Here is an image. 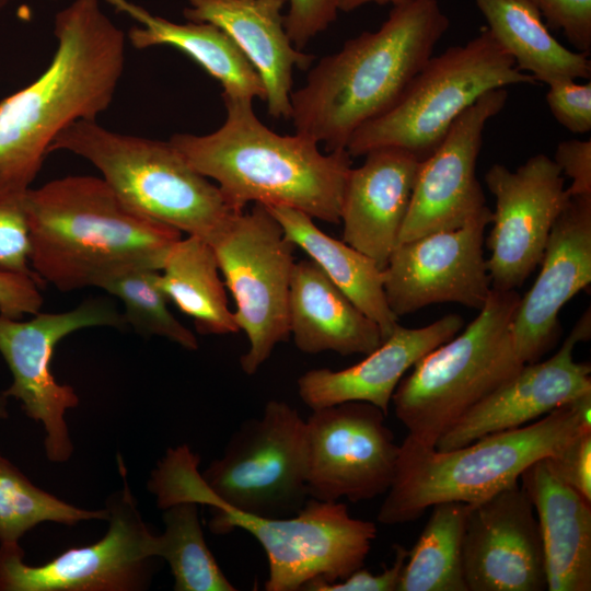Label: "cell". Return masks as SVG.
<instances>
[{
    "mask_svg": "<svg viewBox=\"0 0 591 591\" xmlns=\"http://www.w3.org/2000/svg\"><path fill=\"white\" fill-rule=\"evenodd\" d=\"M540 265L511 322L513 348L524 364L553 348L560 335L561 308L591 282V196L570 197L551 230Z\"/></svg>",
    "mask_w": 591,
    "mask_h": 591,
    "instance_id": "ffe728a7",
    "label": "cell"
},
{
    "mask_svg": "<svg viewBox=\"0 0 591 591\" xmlns=\"http://www.w3.org/2000/svg\"><path fill=\"white\" fill-rule=\"evenodd\" d=\"M8 417V397L0 393V420L7 419Z\"/></svg>",
    "mask_w": 591,
    "mask_h": 591,
    "instance_id": "7bdbcfd3",
    "label": "cell"
},
{
    "mask_svg": "<svg viewBox=\"0 0 591 591\" xmlns=\"http://www.w3.org/2000/svg\"><path fill=\"white\" fill-rule=\"evenodd\" d=\"M464 325L457 314H448L418 328L398 325L360 362L341 370L312 369L298 379L301 401L313 409L345 402H367L387 415L392 396L416 361L454 337Z\"/></svg>",
    "mask_w": 591,
    "mask_h": 591,
    "instance_id": "7402d4cb",
    "label": "cell"
},
{
    "mask_svg": "<svg viewBox=\"0 0 591 591\" xmlns=\"http://www.w3.org/2000/svg\"><path fill=\"white\" fill-rule=\"evenodd\" d=\"M591 336L588 309L559 350L544 361L525 363L509 380L476 403L437 440V451L467 445L482 437L533 422L591 393V367L573 359V349Z\"/></svg>",
    "mask_w": 591,
    "mask_h": 591,
    "instance_id": "d6986e66",
    "label": "cell"
},
{
    "mask_svg": "<svg viewBox=\"0 0 591 591\" xmlns=\"http://www.w3.org/2000/svg\"><path fill=\"white\" fill-rule=\"evenodd\" d=\"M125 325L123 314L101 298L66 312H38L25 322L0 314V354L12 374V383L2 394L20 401L27 417L44 425L49 461L62 463L71 456L73 445L65 414L79 404L74 389L58 383L50 371L56 345L81 328Z\"/></svg>",
    "mask_w": 591,
    "mask_h": 591,
    "instance_id": "4fadbf2b",
    "label": "cell"
},
{
    "mask_svg": "<svg viewBox=\"0 0 591 591\" xmlns=\"http://www.w3.org/2000/svg\"><path fill=\"white\" fill-rule=\"evenodd\" d=\"M537 517L547 590H591V502L565 483L547 457L521 474Z\"/></svg>",
    "mask_w": 591,
    "mask_h": 591,
    "instance_id": "cb8c5ba5",
    "label": "cell"
},
{
    "mask_svg": "<svg viewBox=\"0 0 591 591\" xmlns=\"http://www.w3.org/2000/svg\"><path fill=\"white\" fill-rule=\"evenodd\" d=\"M159 285L169 301L193 318L199 334L240 332L213 246L202 237L187 235L171 247L160 269Z\"/></svg>",
    "mask_w": 591,
    "mask_h": 591,
    "instance_id": "f1b7e54d",
    "label": "cell"
},
{
    "mask_svg": "<svg viewBox=\"0 0 591 591\" xmlns=\"http://www.w3.org/2000/svg\"><path fill=\"white\" fill-rule=\"evenodd\" d=\"M12 0H0V9L7 7ZM55 1V0H51Z\"/></svg>",
    "mask_w": 591,
    "mask_h": 591,
    "instance_id": "ee69618b",
    "label": "cell"
},
{
    "mask_svg": "<svg viewBox=\"0 0 591 591\" xmlns=\"http://www.w3.org/2000/svg\"><path fill=\"white\" fill-rule=\"evenodd\" d=\"M55 151L70 152L94 165L131 210L210 244L239 213L170 141L115 132L96 120H78L56 137L49 153Z\"/></svg>",
    "mask_w": 591,
    "mask_h": 591,
    "instance_id": "52a82bcc",
    "label": "cell"
},
{
    "mask_svg": "<svg viewBox=\"0 0 591 591\" xmlns=\"http://www.w3.org/2000/svg\"><path fill=\"white\" fill-rule=\"evenodd\" d=\"M289 4L285 14V30L298 50L335 22L339 0H285Z\"/></svg>",
    "mask_w": 591,
    "mask_h": 591,
    "instance_id": "8d00e7d4",
    "label": "cell"
},
{
    "mask_svg": "<svg viewBox=\"0 0 591 591\" xmlns=\"http://www.w3.org/2000/svg\"><path fill=\"white\" fill-rule=\"evenodd\" d=\"M107 509L72 506L36 487L0 453V545H19L20 538L42 522L74 525L86 520H107Z\"/></svg>",
    "mask_w": 591,
    "mask_h": 591,
    "instance_id": "1f68e13d",
    "label": "cell"
},
{
    "mask_svg": "<svg viewBox=\"0 0 591 591\" xmlns=\"http://www.w3.org/2000/svg\"><path fill=\"white\" fill-rule=\"evenodd\" d=\"M183 15L190 22L211 23L237 45L260 77L268 114L291 117L293 69L305 70L314 59L298 50L285 30V0H186Z\"/></svg>",
    "mask_w": 591,
    "mask_h": 591,
    "instance_id": "603a6c76",
    "label": "cell"
},
{
    "mask_svg": "<svg viewBox=\"0 0 591 591\" xmlns=\"http://www.w3.org/2000/svg\"><path fill=\"white\" fill-rule=\"evenodd\" d=\"M537 82L517 69L487 27L466 44L432 56L385 113L359 127L346 150L354 157L385 147L421 162L443 141L459 116L488 91Z\"/></svg>",
    "mask_w": 591,
    "mask_h": 591,
    "instance_id": "9c48e42d",
    "label": "cell"
},
{
    "mask_svg": "<svg viewBox=\"0 0 591 591\" xmlns=\"http://www.w3.org/2000/svg\"><path fill=\"white\" fill-rule=\"evenodd\" d=\"M159 276L160 270L154 268L129 267L104 277L96 287L121 301L124 320L138 334L161 336L187 350H197L195 334L169 310Z\"/></svg>",
    "mask_w": 591,
    "mask_h": 591,
    "instance_id": "d6a6232c",
    "label": "cell"
},
{
    "mask_svg": "<svg viewBox=\"0 0 591 591\" xmlns=\"http://www.w3.org/2000/svg\"><path fill=\"white\" fill-rule=\"evenodd\" d=\"M267 209L281 225L285 236L305 252L331 281L378 324L383 340L386 339L399 324L387 304L379 265L344 241L321 231L306 213L283 206Z\"/></svg>",
    "mask_w": 591,
    "mask_h": 591,
    "instance_id": "4316f807",
    "label": "cell"
},
{
    "mask_svg": "<svg viewBox=\"0 0 591 591\" xmlns=\"http://www.w3.org/2000/svg\"><path fill=\"white\" fill-rule=\"evenodd\" d=\"M107 500L109 528L91 545L72 547L40 566L23 560L20 545H0V590L4 591H136L147 589L152 575L154 534L146 525L127 483Z\"/></svg>",
    "mask_w": 591,
    "mask_h": 591,
    "instance_id": "7c38bea8",
    "label": "cell"
},
{
    "mask_svg": "<svg viewBox=\"0 0 591 591\" xmlns=\"http://www.w3.org/2000/svg\"><path fill=\"white\" fill-rule=\"evenodd\" d=\"M211 245L223 282L235 301V322L248 339L240 366L245 374L253 375L275 347L290 338L289 292L296 246L260 204L235 213Z\"/></svg>",
    "mask_w": 591,
    "mask_h": 591,
    "instance_id": "8fae6325",
    "label": "cell"
},
{
    "mask_svg": "<svg viewBox=\"0 0 591 591\" xmlns=\"http://www.w3.org/2000/svg\"><path fill=\"white\" fill-rule=\"evenodd\" d=\"M198 464L187 445L167 450L149 480L161 509L178 501L218 502L262 518H285L310 498L305 420L282 401H268L259 417L243 421L202 473Z\"/></svg>",
    "mask_w": 591,
    "mask_h": 591,
    "instance_id": "5b68a950",
    "label": "cell"
},
{
    "mask_svg": "<svg viewBox=\"0 0 591 591\" xmlns=\"http://www.w3.org/2000/svg\"><path fill=\"white\" fill-rule=\"evenodd\" d=\"M571 184L570 197L591 196V140L570 139L558 143L553 159Z\"/></svg>",
    "mask_w": 591,
    "mask_h": 591,
    "instance_id": "60d3db41",
    "label": "cell"
},
{
    "mask_svg": "<svg viewBox=\"0 0 591 591\" xmlns=\"http://www.w3.org/2000/svg\"><path fill=\"white\" fill-rule=\"evenodd\" d=\"M449 26L438 0L393 7L378 31L346 40L291 93L296 132L323 142L327 152L346 149L359 127L398 101Z\"/></svg>",
    "mask_w": 591,
    "mask_h": 591,
    "instance_id": "3957f363",
    "label": "cell"
},
{
    "mask_svg": "<svg viewBox=\"0 0 591 591\" xmlns=\"http://www.w3.org/2000/svg\"><path fill=\"white\" fill-rule=\"evenodd\" d=\"M520 297L517 290L491 289L460 335L424 355L402 378L391 403L407 438L434 448L462 415L522 368L511 336Z\"/></svg>",
    "mask_w": 591,
    "mask_h": 591,
    "instance_id": "ba28073f",
    "label": "cell"
},
{
    "mask_svg": "<svg viewBox=\"0 0 591 591\" xmlns=\"http://www.w3.org/2000/svg\"><path fill=\"white\" fill-rule=\"evenodd\" d=\"M589 430L591 393L525 426L450 451H437L406 437L376 519L396 525L418 519L440 502L482 501L519 483L529 466L553 456Z\"/></svg>",
    "mask_w": 591,
    "mask_h": 591,
    "instance_id": "8992f818",
    "label": "cell"
},
{
    "mask_svg": "<svg viewBox=\"0 0 591 591\" xmlns=\"http://www.w3.org/2000/svg\"><path fill=\"white\" fill-rule=\"evenodd\" d=\"M344 188L343 241L383 269L398 244L420 161L395 147L369 151Z\"/></svg>",
    "mask_w": 591,
    "mask_h": 591,
    "instance_id": "44dd1931",
    "label": "cell"
},
{
    "mask_svg": "<svg viewBox=\"0 0 591 591\" xmlns=\"http://www.w3.org/2000/svg\"><path fill=\"white\" fill-rule=\"evenodd\" d=\"M24 194L0 193V270L26 274L43 283L30 265Z\"/></svg>",
    "mask_w": 591,
    "mask_h": 591,
    "instance_id": "836d02e7",
    "label": "cell"
},
{
    "mask_svg": "<svg viewBox=\"0 0 591 591\" xmlns=\"http://www.w3.org/2000/svg\"><path fill=\"white\" fill-rule=\"evenodd\" d=\"M115 12L137 22L126 34L136 49L173 47L197 62L222 86V95L266 100L257 71L231 37L206 22L175 23L131 0H104Z\"/></svg>",
    "mask_w": 591,
    "mask_h": 591,
    "instance_id": "484cf974",
    "label": "cell"
},
{
    "mask_svg": "<svg viewBox=\"0 0 591 591\" xmlns=\"http://www.w3.org/2000/svg\"><path fill=\"white\" fill-rule=\"evenodd\" d=\"M222 100L227 115L217 130L175 134L169 141L198 173L217 182L229 208L242 212L250 202L283 206L339 223L352 167L347 150L322 153L305 135L276 134L255 115L253 99Z\"/></svg>",
    "mask_w": 591,
    "mask_h": 591,
    "instance_id": "7a4b0ae2",
    "label": "cell"
},
{
    "mask_svg": "<svg viewBox=\"0 0 591 591\" xmlns=\"http://www.w3.org/2000/svg\"><path fill=\"white\" fill-rule=\"evenodd\" d=\"M385 417L379 407L356 401L312 410L305 420L310 498L358 502L389 490L399 445Z\"/></svg>",
    "mask_w": 591,
    "mask_h": 591,
    "instance_id": "5bb4252c",
    "label": "cell"
},
{
    "mask_svg": "<svg viewBox=\"0 0 591 591\" xmlns=\"http://www.w3.org/2000/svg\"><path fill=\"white\" fill-rule=\"evenodd\" d=\"M39 286L33 276L0 270V314L13 320L37 314L44 301Z\"/></svg>",
    "mask_w": 591,
    "mask_h": 591,
    "instance_id": "ab89813d",
    "label": "cell"
},
{
    "mask_svg": "<svg viewBox=\"0 0 591 591\" xmlns=\"http://www.w3.org/2000/svg\"><path fill=\"white\" fill-rule=\"evenodd\" d=\"M462 566L467 591L547 590L537 517L519 483L468 503Z\"/></svg>",
    "mask_w": 591,
    "mask_h": 591,
    "instance_id": "ac0fdd59",
    "label": "cell"
},
{
    "mask_svg": "<svg viewBox=\"0 0 591 591\" xmlns=\"http://www.w3.org/2000/svg\"><path fill=\"white\" fill-rule=\"evenodd\" d=\"M290 337L304 354L368 355L383 337L311 258L296 262L289 292Z\"/></svg>",
    "mask_w": 591,
    "mask_h": 591,
    "instance_id": "d4e9b609",
    "label": "cell"
},
{
    "mask_svg": "<svg viewBox=\"0 0 591 591\" xmlns=\"http://www.w3.org/2000/svg\"><path fill=\"white\" fill-rule=\"evenodd\" d=\"M547 461L565 483L591 502V430L581 433Z\"/></svg>",
    "mask_w": 591,
    "mask_h": 591,
    "instance_id": "74e56055",
    "label": "cell"
},
{
    "mask_svg": "<svg viewBox=\"0 0 591 591\" xmlns=\"http://www.w3.org/2000/svg\"><path fill=\"white\" fill-rule=\"evenodd\" d=\"M407 1L409 0H339V11L351 12L368 3H375L379 5L392 4L393 7H396Z\"/></svg>",
    "mask_w": 591,
    "mask_h": 591,
    "instance_id": "b9f144b4",
    "label": "cell"
},
{
    "mask_svg": "<svg viewBox=\"0 0 591 591\" xmlns=\"http://www.w3.org/2000/svg\"><path fill=\"white\" fill-rule=\"evenodd\" d=\"M487 28L521 72L537 83L590 80V56L561 45L532 0H475Z\"/></svg>",
    "mask_w": 591,
    "mask_h": 591,
    "instance_id": "83f0119b",
    "label": "cell"
},
{
    "mask_svg": "<svg viewBox=\"0 0 591 591\" xmlns=\"http://www.w3.org/2000/svg\"><path fill=\"white\" fill-rule=\"evenodd\" d=\"M485 183L496 199L486 240L491 288L517 290L541 264L551 230L570 199L565 177L553 159L538 153L515 171L491 165Z\"/></svg>",
    "mask_w": 591,
    "mask_h": 591,
    "instance_id": "9a60e30c",
    "label": "cell"
},
{
    "mask_svg": "<svg viewBox=\"0 0 591 591\" xmlns=\"http://www.w3.org/2000/svg\"><path fill=\"white\" fill-rule=\"evenodd\" d=\"M164 532L154 555L167 561L176 591H235L206 544L198 503L178 501L163 509Z\"/></svg>",
    "mask_w": 591,
    "mask_h": 591,
    "instance_id": "4dcf8cb0",
    "label": "cell"
},
{
    "mask_svg": "<svg viewBox=\"0 0 591 591\" xmlns=\"http://www.w3.org/2000/svg\"><path fill=\"white\" fill-rule=\"evenodd\" d=\"M546 103L554 118L573 134L591 130V82L559 80L548 84Z\"/></svg>",
    "mask_w": 591,
    "mask_h": 591,
    "instance_id": "d590c367",
    "label": "cell"
},
{
    "mask_svg": "<svg viewBox=\"0 0 591 591\" xmlns=\"http://www.w3.org/2000/svg\"><path fill=\"white\" fill-rule=\"evenodd\" d=\"M56 49L45 71L0 102V193L23 194L56 137L96 120L113 102L127 36L100 0H72L54 19Z\"/></svg>",
    "mask_w": 591,
    "mask_h": 591,
    "instance_id": "6da1fadb",
    "label": "cell"
},
{
    "mask_svg": "<svg viewBox=\"0 0 591 591\" xmlns=\"http://www.w3.org/2000/svg\"><path fill=\"white\" fill-rule=\"evenodd\" d=\"M486 208L463 227L397 244L382 269L383 289L397 316L439 303L480 310L491 291L484 256Z\"/></svg>",
    "mask_w": 591,
    "mask_h": 591,
    "instance_id": "2e32d148",
    "label": "cell"
},
{
    "mask_svg": "<svg viewBox=\"0 0 591 591\" xmlns=\"http://www.w3.org/2000/svg\"><path fill=\"white\" fill-rule=\"evenodd\" d=\"M408 551L401 545L395 546L393 564L378 575L363 567L336 582L315 581L305 587V591H397Z\"/></svg>",
    "mask_w": 591,
    "mask_h": 591,
    "instance_id": "f35d334b",
    "label": "cell"
},
{
    "mask_svg": "<svg viewBox=\"0 0 591 591\" xmlns=\"http://www.w3.org/2000/svg\"><path fill=\"white\" fill-rule=\"evenodd\" d=\"M507 100L506 88L485 93L420 162L398 244L463 227L488 208L476 177V163L485 126L502 111Z\"/></svg>",
    "mask_w": 591,
    "mask_h": 591,
    "instance_id": "e0dca14e",
    "label": "cell"
},
{
    "mask_svg": "<svg viewBox=\"0 0 591 591\" xmlns=\"http://www.w3.org/2000/svg\"><path fill=\"white\" fill-rule=\"evenodd\" d=\"M549 30L561 31L575 50L591 54V0H532Z\"/></svg>",
    "mask_w": 591,
    "mask_h": 591,
    "instance_id": "e575fe53",
    "label": "cell"
},
{
    "mask_svg": "<svg viewBox=\"0 0 591 591\" xmlns=\"http://www.w3.org/2000/svg\"><path fill=\"white\" fill-rule=\"evenodd\" d=\"M403 569L397 591H467L462 542L468 503L445 501L431 507Z\"/></svg>",
    "mask_w": 591,
    "mask_h": 591,
    "instance_id": "f546056e",
    "label": "cell"
},
{
    "mask_svg": "<svg viewBox=\"0 0 591 591\" xmlns=\"http://www.w3.org/2000/svg\"><path fill=\"white\" fill-rule=\"evenodd\" d=\"M215 534L248 532L268 560L267 591H300L315 581L336 582L363 567L376 526L350 515L345 503L309 498L294 515L262 518L211 502Z\"/></svg>",
    "mask_w": 591,
    "mask_h": 591,
    "instance_id": "30bf717a",
    "label": "cell"
},
{
    "mask_svg": "<svg viewBox=\"0 0 591 591\" xmlns=\"http://www.w3.org/2000/svg\"><path fill=\"white\" fill-rule=\"evenodd\" d=\"M30 265L62 292L96 287L129 267L160 270L182 239L173 227L128 208L102 177L70 175L24 194Z\"/></svg>",
    "mask_w": 591,
    "mask_h": 591,
    "instance_id": "277c9868",
    "label": "cell"
}]
</instances>
